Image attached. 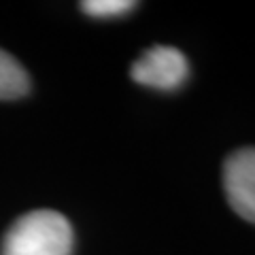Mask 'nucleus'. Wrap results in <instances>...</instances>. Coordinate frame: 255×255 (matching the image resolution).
Returning a JSON list of instances; mask_svg holds the SVG:
<instances>
[{
  "instance_id": "f257e3e1",
  "label": "nucleus",
  "mask_w": 255,
  "mask_h": 255,
  "mask_svg": "<svg viewBox=\"0 0 255 255\" xmlns=\"http://www.w3.org/2000/svg\"><path fill=\"white\" fill-rule=\"evenodd\" d=\"M75 234L70 221L58 211H30L6 230L2 255H70Z\"/></svg>"
},
{
  "instance_id": "f03ea898",
  "label": "nucleus",
  "mask_w": 255,
  "mask_h": 255,
  "mask_svg": "<svg viewBox=\"0 0 255 255\" xmlns=\"http://www.w3.org/2000/svg\"><path fill=\"white\" fill-rule=\"evenodd\" d=\"M130 77L138 85L174 92L189 79V62L177 47L153 45L132 64Z\"/></svg>"
},
{
  "instance_id": "7ed1b4c3",
  "label": "nucleus",
  "mask_w": 255,
  "mask_h": 255,
  "mask_svg": "<svg viewBox=\"0 0 255 255\" xmlns=\"http://www.w3.org/2000/svg\"><path fill=\"white\" fill-rule=\"evenodd\" d=\"M223 191L238 217L255 223V147H241L226 157Z\"/></svg>"
},
{
  "instance_id": "20e7f679",
  "label": "nucleus",
  "mask_w": 255,
  "mask_h": 255,
  "mask_svg": "<svg viewBox=\"0 0 255 255\" xmlns=\"http://www.w3.org/2000/svg\"><path fill=\"white\" fill-rule=\"evenodd\" d=\"M30 92L26 68L11 53L0 49V100H17Z\"/></svg>"
},
{
  "instance_id": "39448f33",
  "label": "nucleus",
  "mask_w": 255,
  "mask_h": 255,
  "mask_svg": "<svg viewBox=\"0 0 255 255\" xmlns=\"http://www.w3.org/2000/svg\"><path fill=\"white\" fill-rule=\"evenodd\" d=\"M136 2L132 0H85L81 2L83 13L92 15V17H119V15L130 13Z\"/></svg>"
}]
</instances>
